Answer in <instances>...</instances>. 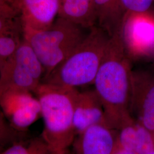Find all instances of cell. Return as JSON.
<instances>
[{
	"mask_svg": "<svg viewBox=\"0 0 154 154\" xmlns=\"http://www.w3.org/2000/svg\"><path fill=\"white\" fill-rule=\"evenodd\" d=\"M131 60L127 53L121 30L110 37L93 84L105 111L107 124L118 130L132 119Z\"/></svg>",
	"mask_w": 154,
	"mask_h": 154,
	"instance_id": "6da1fadb",
	"label": "cell"
},
{
	"mask_svg": "<svg viewBox=\"0 0 154 154\" xmlns=\"http://www.w3.org/2000/svg\"><path fill=\"white\" fill-rule=\"evenodd\" d=\"M77 88L41 82L34 91L41 106V137L53 154H67L76 137L73 118Z\"/></svg>",
	"mask_w": 154,
	"mask_h": 154,
	"instance_id": "7a4b0ae2",
	"label": "cell"
},
{
	"mask_svg": "<svg viewBox=\"0 0 154 154\" xmlns=\"http://www.w3.org/2000/svg\"><path fill=\"white\" fill-rule=\"evenodd\" d=\"M110 37L99 26L91 28L72 54L41 82L72 88L93 83Z\"/></svg>",
	"mask_w": 154,
	"mask_h": 154,
	"instance_id": "3957f363",
	"label": "cell"
},
{
	"mask_svg": "<svg viewBox=\"0 0 154 154\" xmlns=\"http://www.w3.org/2000/svg\"><path fill=\"white\" fill-rule=\"evenodd\" d=\"M82 29L58 17L53 25L46 29H23V38L32 47L44 67V77L64 61L81 43L86 35Z\"/></svg>",
	"mask_w": 154,
	"mask_h": 154,
	"instance_id": "277c9868",
	"label": "cell"
},
{
	"mask_svg": "<svg viewBox=\"0 0 154 154\" xmlns=\"http://www.w3.org/2000/svg\"><path fill=\"white\" fill-rule=\"evenodd\" d=\"M44 75L42 63L23 38L0 67V88H15L34 93Z\"/></svg>",
	"mask_w": 154,
	"mask_h": 154,
	"instance_id": "5b68a950",
	"label": "cell"
},
{
	"mask_svg": "<svg viewBox=\"0 0 154 154\" xmlns=\"http://www.w3.org/2000/svg\"><path fill=\"white\" fill-rule=\"evenodd\" d=\"M122 37L131 60L154 56V15L149 11L126 13Z\"/></svg>",
	"mask_w": 154,
	"mask_h": 154,
	"instance_id": "8992f818",
	"label": "cell"
},
{
	"mask_svg": "<svg viewBox=\"0 0 154 154\" xmlns=\"http://www.w3.org/2000/svg\"><path fill=\"white\" fill-rule=\"evenodd\" d=\"M0 109L11 127L23 131L41 116V106L32 92L15 88H0Z\"/></svg>",
	"mask_w": 154,
	"mask_h": 154,
	"instance_id": "52a82bcc",
	"label": "cell"
},
{
	"mask_svg": "<svg viewBox=\"0 0 154 154\" xmlns=\"http://www.w3.org/2000/svg\"><path fill=\"white\" fill-rule=\"evenodd\" d=\"M130 110L132 118L154 132V74L133 71Z\"/></svg>",
	"mask_w": 154,
	"mask_h": 154,
	"instance_id": "ba28073f",
	"label": "cell"
},
{
	"mask_svg": "<svg viewBox=\"0 0 154 154\" xmlns=\"http://www.w3.org/2000/svg\"><path fill=\"white\" fill-rule=\"evenodd\" d=\"M116 139L117 130L104 123L94 125L76 136L72 154H112Z\"/></svg>",
	"mask_w": 154,
	"mask_h": 154,
	"instance_id": "9c48e42d",
	"label": "cell"
},
{
	"mask_svg": "<svg viewBox=\"0 0 154 154\" xmlns=\"http://www.w3.org/2000/svg\"><path fill=\"white\" fill-rule=\"evenodd\" d=\"M61 0H19L23 29L42 30L50 27L58 16Z\"/></svg>",
	"mask_w": 154,
	"mask_h": 154,
	"instance_id": "30bf717a",
	"label": "cell"
},
{
	"mask_svg": "<svg viewBox=\"0 0 154 154\" xmlns=\"http://www.w3.org/2000/svg\"><path fill=\"white\" fill-rule=\"evenodd\" d=\"M73 123L76 136L94 125H107L103 106L94 89L78 91Z\"/></svg>",
	"mask_w": 154,
	"mask_h": 154,
	"instance_id": "8fae6325",
	"label": "cell"
},
{
	"mask_svg": "<svg viewBox=\"0 0 154 154\" xmlns=\"http://www.w3.org/2000/svg\"><path fill=\"white\" fill-rule=\"evenodd\" d=\"M58 17L82 28L91 29L97 22L94 0H62Z\"/></svg>",
	"mask_w": 154,
	"mask_h": 154,
	"instance_id": "7c38bea8",
	"label": "cell"
},
{
	"mask_svg": "<svg viewBox=\"0 0 154 154\" xmlns=\"http://www.w3.org/2000/svg\"><path fill=\"white\" fill-rule=\"evenodd\" d=\"M99 27L111 37L122 27L126 11L121 0H94Z\"/></svg>",
	"mask_w": 154,
	"mask_h": 154,
	"instance_id": "4fadbf2b",
	"label": "cell"
},
{
	"mask_svg": "<svg viewBox=\"0 0 154 154\" xmlns=\"http://www.w3.org/2000/svg\"><path fill=\"white\" fill-rule=\"evenodd\" d=\"M5 36L23 38V27L17 6L0 5V37Z\"/></svg>",
	"mask_w": 154,
	"mask_h": 154,
	"instance_id": "5bb4252c",
	"label": "cell"
},
{
	"mask_svg": "<svg viewBox=\"0 0 154 154\" xmlns=\"http://www.w3.org/2000/svg\"><path fill=\"white\" fill-rule=\"evenodd\" d=\"M1 154H53L48 144L41 137L26 140H16L1 152Z\"/></svg>",
	"mask_w": 154,
	"mask_h": 154,
	"instance_id": "9a60e30c",
	"label": "cell"
},
{
	"mask_svg": "<svg viewBox=\"0 0 154 154\" xmlns=\"http://www.w3.org/2000/svg\"><path fill=\"white\" fill-rule=\"evenodd\" d=\"M137 122L132 118L117 130L116 143L124 149L135 151Z\"/></svg>",
	"mask_w": 154,
	"mask_h": 154,
	"instance_id": "2e32d148",
	"label": "cell"
},
{
	"mask_svg": "<svg viewBox=\"0 0 154 154\" xmlns=\"http://www.w3.org/2000/svg\"><path fill=\"white\" fill-rule=\"evenodd\" d=\"M137 131L135 152L138 154H152L154 151V132L150 131L138 122Z\"/></svg>",
	"mask_w": 154,
	"mask_h": 154,
	"instance_id": "e0dca14e",
	"label": "cell"
},
{
	"mask_svg": "<svg viewBox=\"0 0 154 154\" xmlns=\"http://www.w3.org/2000/svg\"><path fill=\"white\" fill-rule=\"evenodd\" d=\"M23 39L13 36L0 37V67L14 53Z\"/></svg>",
	"mask_w": 154,
	"mask_h": 154,
	"instance_id": "ac0fdd59",
	"label": "cell"
},
{
	"mask_svg": "<svg viewBox=\"0 0 154 154\" xmlns=\"http://www.w3.org/2000/svg\"><path fill=\"white\" fill-rule=\"evenodd\" d=\"M17 132L10 125L0 109V149L5 145L9 146L17 140Z\"/></svg>",
	"mask_w": 154,
	"mask_h": 154,
	"instance_id": "d6986e66",
	"label": "cell"
},
{
	"mask_svg": "<svg viewBox=\"0 0 154 154\" xmlns=\"http://www.w3.org/2000/svg\"><path fill=\"white\" fill-rule=\"evenodd\" d=\"M126 13H143L149 11L153 0H121Z\"/></svg>",
	"mask_w": 154,
	"mask_h": 154,
	"instance_id": "ffe728a7",
	"label": "cell"
},
{
	"mask_svg": "<svg viewBox=\"0 0 154 154\" xmlns=\"http://www.w3.org/2000/svg\"><path fill=\"white\" fill-rule=\"evenodd\" d=\"M112 154H138L135 151L132 150H129L124 149L119 146L117 143L116 145V148L114 150Z\"/></svg>",
	"mask_w": 154,
	"mask_h": 154,
	"instance_id": "44dd1931",
	"label": "cell"
},
{
	"mask_svg": "<svg viewBox=\"0 0 154 154\" xmlns=\"http://www.w3.org/2000/svg\"><path fill=\"white\" fill-rule=\"evenodd\" d=\"M13 5L18 6V1L17 0H0V5Z\"/></svg>",
	"mask_w": 154,
	"mask_h": 154,
	"instance_id": "7402d4cb",
	"label": "cell"
},
{
	"mask_svg": "<svg viewBox=\"0 0 154 154\" xmlns=\"http://www.w3.org/2000/svg\"><path fill=\"white\" fill-rule=\"evenodd\" d=\"M17 1H18H18H19V0H17Z\"/></svg>",
	"mask_w": 154,
	"mask_h": 154,
	"instance_id": "603a6c76",
	"label": "cell"
},
{
	"mask_svg": "<svg viewBox=\"0 0 154 154\" xmlns=\"http://www.w3.org/2000/svg\"><path fill=\"white\" fill-rule=\"evenodd\" d=\"M152 154H154V152H153V153H152Z\"/></svg>",
	"mask_w": 154,
	"mask_h": 154,
	"instance_id": "cb8c5ba5",
	"label": "cell"
},
{
	"mask_svg": "<svg viewBox=\"0 0 154 154\" xmlns=\"http://www.w3.org/2000/svg\"><path fill=\"white\" fill-rule=\"evenodd\" d=\"M0 154H1V152H0Z\"/></svg>",
	"mask_w": 154,
	"mask_h": 154,
	"instance_id": "d4e9b609",
	"label": "cell"
},
{
	"mask_svg": "<svg viewBox=\"0 0 154 154\" xmlns=\"http://www.w3.org/2000/svg\"><path fill=\"white\" fill-rule=\"evenodd\" d=\"M67 154H68V153H67Z\"/></svg>",
	"mask_w": 154,
	"mask_h": 154,
	"instance_id": "484cf974",
	"label": "cell"
}]
</instances>
